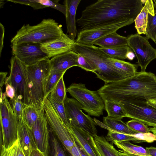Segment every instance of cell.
Segmentation results:
<instances>
[{
  "instance_id": "f546056e",
  "label": "cell",
  "mask_w": 156,
  "mask_h": 156,
  "mask_svg": "<svg viewBox=\"0 0 156 156\" xmlns=\"http://www.w3.org/2000/svg\"><path fill=\"white\" fill-rule=\"evenodd\" d=\"M49 101L55 112L70 131V125L67 117L64 103H59L54 100L49 94L46 97Z\"/></svg>"
},
{
  "instance_id": "cb8c5ba5",
  "label": "cell",
  "mask_w": 156,
  "mask_h": 156,
  "mask_svg": "<svg viewBox=\"0 0 156 156\" xmlns=\"http://www.w3.org/2000/svg\"><path fill=\"white\" fill-rule=\"evenodd\" d=\"M94 146L100 156H119L118 151L103 135L93 137Z\"/></svg>"
},
{
  "instance_id": "ffe728a7",
  "label": "cell",
  "mask_w": 156,
  "mask_h": 156,
  "mask_svg": "<svg viewBox=\"0 0 156 156\" xmlns=\"http://www.w3.org/2000/svg\"><path fill=\"white\" fill-rule=\"evenodd\" d=\"M81 0H66L64 4L66 7L65 16L68 36L72 40H74L77 35L76 14L77 7Z\"/></svg>"
},
{
  "instance_id": "30bf717a",
  "label": "cell",
  "mask_w": 156,
  "mask_h": 156,
  "mask_svg": "<svg viewBox=\"0 0 156 156\" xmlns=\"http://www.w3.org/2000/svg\"><path fill=\"white\" fill-rule=\"evenodd\" d=\"M64 103L71 126L80 128L93 137L98 135L94 119L83 112L81 106L76 100L67 97Z\"/></svg>"
},
{
  "instance_id": "1f68e13d",
  "label": "cell",
  "mask_w": 156,
  "mask_h": 156,
  "mask_svg": "<svg viewBox=\"0 0 156 156\" xmlns=\"http://www.w3.org/2000/svg\"><path fill=\"white\" fill-rule=\"evenodd\" d=\"M66 88L63 80V76L60 78L55 87L49 94L56 101L59 103L64 102L67 97Z\"/></svg>"
},
{
  "instance_id": "d6a6232c",
  "label": "cell",
  "mask_w": 156,
  "mask_h": 156,
  "mask_svg": "<svg viewBox=\"0 0 156 156\" xmlns=\"http://www.w3.org/2000/svg\"><path fill=\"white\" fill-rule=\"evenodd\" d=\"M106 139L108 141H110L112 143L115 142H121L126 141H132L135 143H138L137 139L134 137L132 135H129L108 130Z\"/></svg>"
},
{
  "instance_id": "d6986e66",
  "label": "cell",
  "mask_w": 156,
  "mask_h": 156,
  "mask_svg": "<svg viewBox=\"0 0 156 156\" xmlns=\"http://www.w3.org/2000/svg\"><path fill=\"white\" fill-rule=\"evenodd\" d=\"M78 54L72 50L50 59L51 69L66 72L69 69L77 66Z\"/></svg>"
},
{
  "instance_id": "8992f818",
  "label": "cell",
  "mask_w": 156,
  "mask_h": 156,
  "mask_svg": "<svg viewBox=\"0 0 156 156\" xmlns=\"http://www.w3.org/2000/svg\"><path fill=\"white\" fill-rule=\"evenodd\" d=\"M66 89L89 115L98 117L103 114L104 101L97 91L89 90L82 83H73Z\"/></svg>"
},
{
  "instance_id": "bcb514c9",
  "label": "cell",
  "mask_w": 156,
  "mask_h": 156,
  "mask_svg": "<svg viewBox=\"0 0 156 156\" xmlns=\"http://www.w3.org/2000/svg\"><path fill=\"white\" fill-rule=\"evenodd\" d=\"M0 156H12L11 147L6 148L1 144Z\"/></svg>"
},
{
  "instance_id": "277c9868",
  "label": "cell",
  "mask_w": 156,
  "mask_h": 156,
  "mask_svg": "<svg viewBox=\"0 0 156 156\" xmlns=\"http://www.w3.org/2000/svg\"><path fill=\"white\" fill-rule=\"evenodd\" d=\"M72 50L81 55L95 66L97 69L94 73L105 84L127 78L121 72L106 62L107 55L98 50L97 47L76 42Z\"/></svg>"
},
{
  "instance_id": "f5cc1de1",
  "label": "cell",
  "mask_w": 156,
  "mask_h": 156,
  "mask_svg": "<svg viewBox=\"0 0 156 156\" xmlns=\"http://www.w3.org/2000/svg\"><path fill=\"white\" fill-rule=\"evenodd\" d=\"M76 144L79 149L81 156H87L82 148H81L79 145L76 143Z\"/></svg>"
},
{
  "instance_id": "d4e9b609",
  "label": "cell",
  "mask_w": 156,
  "mask_h": 156,
  "mask_svg": "<svg viewBox=\"0 0 156 156\" xmlns=\"http://www.w3.org/2000/svg\"><path fill=\"white\" fill-rule=\"evenodd\" d=\"M106 62L123 73L127 78L130 77L137 73L138 64L116 59L112 58L107 55Z\"/></svg>"
},
{
  "instance_id": "44dd1931",
  "label": "cell",
  "mask_w": 156,
  "mask_h": 156,
  "mask_svg": "<svg viewBox=\"0 0 156 156\" xmlns=\"http://www.w3.org/2000/svg\"><path fill=\"white\" fill-rule=\"evenodd\" d=\"M94 119L97 125L108 130L129 135H133L138 133L130 128L121 119H115L107 116L103 117V123L95 118Z\"/></svg>"
},
{
  "instance_id": "9c48e42d",
  "label": "cell",
  "mask_w": 156,
  "mask_h": 156,
  "mask_svg": "<svg viewBox=\"0 0 156 156\" xmlns=\"http://www.w3.org/2000/svg\"><path fill=\"white\" fill-rule=\"evenodd\" d=\"M119 103L126 113L127 117L156 127V99H129Z\"/></svg>"
},
{
  "instance_id": "2e32d148",
  "label": "cell",
  "mask_w": 156,
  "mask_h": 156,
  "mask_svg": "<svg viewBox=\"0 0 156 156\" xmlns=\"http://www.w3.org/2000/svg\"><path fill=\"white\" fill-rule=\"evenodd\" d=\"M76 41L64 34L60 37L41 44L42 51L50 59L71 50Z\"/></svg>"
},
{
  "instance_id": "603a6c76",
  "label": "cell",
  "mask_w": 156,
  "mask_h": 156,
  "mask_svg": "<svg viewBox=\"0 0 156 156\" xmlns=\"http://www.w3.org/2000/svg\"><path fill=\"white\" fill-rule=\"evenodd\" d=\"M152 0H147L140 12L134 20L137 34H146L148 13H154V5Z\"/></svg>"
},
{
  "instance_id": "7c38bea8",
  "label": "cell",
  "mask_w": 156,
  "mask_h": 156,
  "mask_svg": "<svg viewBox=\"0 0 156 156\" xmlns=\"http://www.w3.org/2000/svg\"><path fill=\"white\" fill-rule=\"evenodd\" d=\"M128 45L135 53L141 72H145L147 65L156 58V49L150 44L146 37L136 34L129 35Z\"/></svg>"
},
{
  "instance_id": "3957f363",
  "label": "cell",
  "mask_w": 156,
  "mask_h": 156,
  "mask_svg": "<svg viewBox=\"0 0 156 156\" xmlns=\"http://www.w3.org/2000/svg\"><path fill=\"white\" fill-rule=\"evenodd\" d=\"M64 34L61 25L54 20L44 19L36 25H23L11 42V44L28 42L42 44L59 38Z\"/></svg>"
},
{
  "instance_id": "f6af8a7d",
  "label": "cell",
  "mask_w": 156,
  "mask_h": 156,
  "mask_svg": "<svg viewBox=\"0 0 156 156\" xmlns=\"http://www.w3.org/2000/svg\"><path fill=\"white\" fill-rule=\"evenodd\" d=\"M0 56H1L2 50L3 47V40L5 34V28L3 25L0 23Z\"/></svg>"
},
{
  "instance_id": "4316f807",
  "label": "cell",
  "mask_w": 156,
  "mask_h": 156,
  "mask_svg": "<svg viewBox=\"0 0 156 156\" xmlns=\"http://www.w3.org/2000/svg\"><path fill=\"white\" fill-rule=\"evenodd\" d=\"M114 144L123 151L134 156H151L143 147L133 144L129 141L116 142Z\"/></svg>"
},
{
  "instance_id": "9f6ffc18",
  "label": "cell",
  "mask_w": 156,
  "mask_h": 156,
  "mask_svg": "<svg viewBox=\"0 0 156 156\" xmlns=\"http://www.w3.org/2000/svg\"><path fill=\"white\" fill-rule=\"evenodd\" d=\"M153 1L155 2V5H154V6H155V8H156V0H154Z\"/></svg>"
},
{
  "instance_id": "681fc988",
  "label": "cell",
  "mask_w": 156,
  "mask_h": 156,
  "mask_svg": "<svg viewBox=\"0 0 156 156\" xmlns=\"http://www.w3.org/2000/svg\"><path fill=\"white\" fill-rule=\"evenodd\" d=\"M145 149L150 156H156V147L151 146L146 147Z\"/></svg>"
},
{
  "instance_id": "ee69618b",
  "label": "cell",
  "mask_w": 156,
  "mask_h": 156,
  "mask_svg": "<svg viewBox=\"0 0 156 156\" xmlns=\"http://www.w3.org/2000/svg\"><path fill=\"white\" fill-rule=\"evenodd\" d=\"M7 72H1L0 73V92H2L3 86L5 85L7 77Z\"/></svg>"
},
{
  "instance_id": "e0dca14e",
  "label": "cell",
  "mask_w": 156,
  "mask_h": 156,
  "mask_svg": "<svg viewBox=\"0 0 156 156\" xmlns=\"http://www.w3.org/2000/svg\"><path fill=\"white\" fill-rule=\"evenodd\" d=\"M70 132L76 143L83 149L87 156H100L93 143V137L82 129L71 126Z\"/></svg>"
},
{
  "instance_id": "60d3db41",
  "label": "cell",
  "mask_w": 156,
  "mask_h": 156,
  "mask_svg": "<svg viewBox=\"0 0 156 156\" xmlns=\"http://www.w3.org/2000/svg\"><path fill=\"white\" fill-rule=\"evenodd\" d=\"M53 156H66L57 139L54 136L51 138Z\"/></svg>"
},
{
  "instance_id": "8d00e7d4",
  "label": "cell",
  "mask_w": 156,
  "mask_h": 156,
  "mask_svg": "<svg viewBox=\"0 0 156 156\" xmlns=\"http://www.w3.org/2000/svg\"><path fill=\"white\" fill-rule=\"evenodd\" d=\"M78 54L77 66L87 71L94 73L97 70L95 66L81 55Z\"/></svg>"
},
{
  "instance_id": "9a60e30c",
  "label": "cell",
  "mask_w": 156,
  "mask_h": 156,
  "mask_svg": "<svg viewBox=\"0 0 156 156\" xmlns=\"http://www.w3.org/2000/svg\"><path fill=\"white\" fill-rule=\"evenodd\" d=\"M48 124L43 107L39 111V117L31 129L37 148L48 154L49 149V130Z\"/></svg>"
},
{
  "instance_id": "83f0119b",
  "label": "cell",
  "mask_w": 156,
  "mask_h": 156,
  "mask_svg": "<svg viewBox=\"0 0 156 156\" xmlns=\"http://www.w3.org/2000/svg\"><path fill=\"white\" fill-rule=\"evenodd\" d=\"M97 48L109 57L120 60L126 59L127 53L131 50L128 45L108 48L97 47Z\"/></svg>"
},
{
  "instance_id": "74e56055",
  "label": "cell",
  "mask_w": 156,
  "mask_h": 156,
  "mask_svg": "<svg viewBox=\"0 0 156 156\" xmlns=\"http://www.w3.org/2000/svg\"><path fill=\"white\" fill-rule=\"evenodd\" d=\"M12 106L13 111L19 120L22 118L24 105L21 100L16 98L9 102Z\"/></svg>"
},
{
  "instance_id": "4fadbf2b",
  "label": "cell",
  "mask_w": 156,
  "mask_h": 156,
  "mask_svg": "<svg viewBox=\"0 0 156 156\" xmlns=\"http://www.w3.org/2000/svg\"><path fill=\"white\" fill-rule=\"evenodd\" d=\"M41 45L32 42L11 44L12 55L27 66L31 65L49 58Z\"/></svg>"
},
{
  "instance_id": "f1b7e54d",
  "label": "cell",
  "mask_w": 156,
  "mask_h": 156,
  "mask_svg": "<svg viewBox=\"0 0 156 156\" xmlns=\"http://www.w3.org/2000/svg\"><path fill=\"white\" fill-rule=\"evenodd\" d=\"M40 109L31 105L26 106L24 108L22 119L31 129L38 118Z\"/></svg>"
},
{
  "instance_id": "7a4b0ae2",
  "label": "cell",
  "mask_w": 156,
  "mask_h": 156,
  "mask_svg": "<svg viewBox=\"0 0 156 156\" xmlns=\"http://www.w3.org/2000/svg\"><path fill=\"white\" fill-rule=\"evenodd\" d=\"M97 91L104 101L156 99V75L151 72H137L130 77L105 84Z\"/></svg>"
},
{
  "instance_id": "7dc6e473",
  "label": "cell",
  "mask_w": 156,
  "mask_h": 156,
  "mask_svg": "<svg viewBox=\"0 0 156 156\" xmlns=\"http://www.w3.org/2000/svg\"><path fill=\"white\" fill-rule=\"evenodd\" d=\"M69 152L72 156H81L80 153L76 142L75 144L72 147Z\"/></svg>"
},
{
  "instance_id": "52a82bcc",
  "label": "cell",
  "mask_w": 156,
  "mask_h": 156,
  "mask_svg": "<svg viewBox=\"0 0 156 156\" xmlns=\"http://www.w3.org/2000/svg\"><path fill=\"white\" fill-rule=\"evenodd\" d=\"M0 106L1 144L8 148L18 139L19 120L14 114L5 92H0Z\"/></svg>"
},
{
  "instance_id": "7402d4cb",
  "label": "cell",
  "mask_w": 156,
  "mask_h": 156,
  "mask_svg": "<svg viewBox=\"0 0 156 156\" xmlns=\"http://www.w3.org/2000/svg\"><path fill=\"white\" fill-rule=\"evenodd\" d=\"M127 37L122 36L116 32L110 33L95 41L93 45L105 48L128 45Z\"/></svg>"
},
{
  "instance_id": "c3c4849f",
  "label": "cell",
  "mask_w": 156,
  "mask_h": 156,
  "mask_svg": "<svg viewBox=\"0 0 156 156\" xmlns=\"http://www.w3.org/2000/svg\"><path fill=\"white\" fill-rule=\"evenodd\" d=\"M29 156H48V155L36 149L31 152Z\"/></svg>"
},
{
  "instance_id": "ac0fdd59",
  "label": "cell",
  "mask_w": 156,
  "mask_h": 156,
  "mask_svg": "<svg viewBox=\"0 0 156 156\" xmlns=\"http://www.w3.org/2000/svg\"><path fill=\"white\" fill-rule=\"evenodd\" d=\"M18 138L25 156H29L31 152L37 149L31 129L23 121L19 120Z\"/></svg>"
},
{
  "instance_id": "d590c367",
  "label": "cell",
  "mask_w": 156,
  "mask_h": 156,
  "mask_svg": "<svg viewBox=\"0 0 156 156\" xmlns=\"http://www.w3.org/2000/svg\"><path fill=\"white\" fill-rule=\"evenodd\" d=\"M40 4L55 9L63 13L65 16L66 14V9L65 5L60 4L59 0H36Z\"/></svg>"
},
{
  "instance_id": "6da1fadb",
  "label": "cell",
  "mask_w": 156,
  "mask_h": 156,
  "mask_svg": "<svg viewBox=\"0 0 156 156\" xmlns=\"http://www.w3.org/2000/svg\"><path fill=\"white\" fill-rule=\"evenodd\" d=\"M143 7L141 0H99L86 7L76 23L80 31L135 20Z\"/></svg>"
},
{
  "instance_id": "8fae6325",
  "label": "cell",
  "mask_w": 156,
  "mask_h": 156,
  "mask_svg": "<svg viewBox=\"0 0 156 156\" xmlns=\"http://www.w3.org/2000/svg\"><path fill=\"white\" fill-rule=\"evenodd\" d=\"M43 107L48 125L69 152L76 144L73 136L58 116L47 98L44 100Z\"/></svg>"
},
{
  "instance_id": "f907efd6",
  "label": "cell",
  "mask_w": 156,
  "mask_h": 156,
  "mask_svg": "<svg viewBox=\"0 0 156 156\" xmlns=\"http://www.w3.org/2000/svg\"><path fill=\"white\" fill-rule=\"evenodd\" d=\"M127 58L129 60H132L135 57V55L131 50L128 52L126 55Z\"/></svg>"
},
{
  "instance_id": "5bb4252c",
  "label": "cell",
  "mask_w": 156,
  "mask_h": 156,
  "mask_svg": "<svg viewBox=\"0 0 156 156\" xmlns=\"http://www.w3.org/2000/svg\"><path fill=\"white\" fill-rule=\"evenodd\" d=\"M134 20L133 19L122 20L94 29L79 31L76 42L83 44L93 45L96 40L131 24Z\"/></svg>"
},
{
  "instance_id": "db71d44e",
  "label": "cell",
  "mask_w": 156,
  "mask_h": 156,
  "mask_svg": "<svg viewBox=\"0 0 156 156\" xmlns=\"http://www.w3.org/2000/svg\"><path fill=\"white\" fill-rule=\"evenodd\" d=\"M149 128L150 131L152 132L156 136V127H150Z\"/></svg>"
},
{
  "instance_id": "f35d334b",
  "label": "cell",
  "mask_w": 156,
  "mask_h": 156,
  "mask_svg": "<svg viewBox=\"0 0 156 156\" xmlns=\"http://www.w3.org/2000/svg\"><path fill=\"white\" fill-rule=\"evenodd\" d=\"M132 135L137 139L138 143L143 142L151 143L156 141V136L150 132L146 133H138Z\"/></svg>"
},
{
  "instance_id": "ba28073f",
  "label": "cell",
  "mask_w": 156,
  "mask_h": 156,
  "mask_svg": "<svg viewBox=\"0 0 156 156\" xmlns=\"http://www.w3.org/2000/svg\"><path fill=\"white\" fill-rule=\"evenodd\" d=\"M10 74L6 82L14 88L16 98L23 101L25 106L30 105L31 96L28 80L27 66L14 56L10 59Z\"/></svg>"
},
{
  "instance_id": "b9f144b4",
  "label": "cell",
  "mask_w": 156,
  "mask_h": 156,
  "mask_svg": "<svg viewBox=\"0 0 156 156\" xmlns=\"http://www.w3.org/2000/svg\"><path fill=\"white\" fill-rule=\"evenodd\" d=\"M10 147L12 156H25L18 138Z\"/></svg>"
},
{
  "instance_id": "5b68a950",
  "label": "cell",
  "mask_w": 156,
  "mask_h": 156,
  "mask_svg": "<svg viewBox=\"0 0 156 156\" xmlns=\"http://www.w3.org/2000/svg\"><path fill=\"white\" fill-rule=\"evenodd\" d=\"M51 70L49 58L27 66L31 96L30 105H34L38 109L42 107L46 98V84Z\"/></svg>"
},
{
  "instance_id": "7bdbcfd3",
  "label": "cell",
  "mask_w": 156,
  "mask_h": 156,
  "mask_svg": "<svg viewBox=\"0 0 156 156\" xmlns=\"http://www.w3.org/2000/svg\"><path fill=\"white\" fill-rule=\"evenodd\" d=\"M5 95L7 97L9 98L11 102L15 99V91L14 87L9 83L6 82L5 84Z\"/></svg>"
},
{
  "instance_id": "484cf974",
  "label": "cell",
  "mask_w": 156,
  "mask_h": 156,
  "mask_svg": "<svg viewBox=\"0 0 156 156\" xmlns=\"http://www.w3.org/2000/svg\"><path fill=\"white\" fill-rule=\"evenodd\" d=\"M105 109L108 113V116L115 119H122L127 115L120 103L110 100L104 101Z\"/></svg>"
},
{
  "instance_id": "816d5d0a",
  "label": "cell",
  "mask_w": 156,
  "mask_h": 156,
  "mask_svg": "<svg viewBox=\"0 0 156 156\" xmlns=\"http://www.w3.org/2000/svg\"><path fill=\"white\" fill-rule=\"evenodd\" d=\"M119 156H134V155L125 152L122 150L118 151Z\"/></svg>"
},
{
  "instance_id": "4dcf8cb0",
  "label": "cell",
  "mask_w": 156,
  "mask_h": 156,
  "mask_svg": "<svg viewBox=\"0 0 156 156\" xmlns=\"http://www.w3.org/2000/svg\"><path fill=\"white\" fill-rule=\"evenodd\" d=\"M65 72L51 69L48 76L45 86V98L53 90L57 83L63 76Z\"/></svg>"
},
{
  "instance_id": "11a10c76",
  "label": "cell",
  "mask_w": 156,
  "mask_h": 156,
  "mask_svg": "<svg viewBox=\"0 0 156 156\" xmlns=\"http://www.w3.org/2000/svg\"><path fill=\"white\" fill-rule=\"evenodd\" d=\"M141 0V2H142V4H145L146 0Z\"/></svg>"
},
{
  "instance_id": "836d02e7",
  "label": "cell",
  "mask_w": 156,
  "mask_h": 156,
  "mask_svg": "<svg viewBox=\"0 0 156 156\" xmlns=\"http://www.w3.org/2000/svg\"><path fill=\"white\" fill-rule=\"evenodd\" d=\"M154 13H148L146 28V38L156 43V10Z\"/></svg>"
},
{
  "instance_id": "ab89813d",
  "label": "cell",
  "mask_w": 156,
  "mask_h": 156,
  "mask_svg": "<svg viewBox=\"0 0 156 156\" xmlns=\"http://www.w3.org/2000/svg\"><path fill=\"white\" fill-rule=\"evenodd\" d=\"M6 1L15 3L29 6L32 7L34 9H41L47 8L46 6L37 2L36 0H8Z\"/></svg>"
},
{
  "instance_id": "e575fe53",
  "label": "cell",
  "mask_w": 156,
  "mask_h": 156,
  "mask_svg": "<svg viewBox=\"0 0 156 156\" xmlns=\"http://www.w3.org/2000/svg\"><path fill=\"white\" fill-rule=\"evenodd\" d=\"M126 124L130 128L137 133H146L150 132L147 125L135 119L129 121Z\"/></svg>"
}]
</instances>
